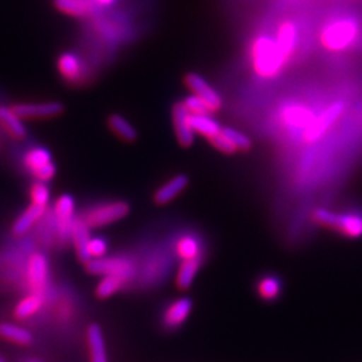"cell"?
I'll use <instances>...</instances> for the list:
<instances>
[{
	"label": "cell",
	"instance_id": "cell-6",
	"mask_svg": "<svg viewBox=\"0 0 362 362\" xmlns=\"http://www.w3.org/2000/svg\"><path fill=\"white\" fill-rule=\"evenodd\" d=\"M88 272L93 275L101 276H121L129 282L136 275V267L133 262L127 257H112V258L91 259L86 263Z\"/></svg>",
	"mask_w": 362,
	"mask_h": 362
},
{
	"label": "cell",
	"instance_id": "cell-11",
	"mask_svg": "<svg viewBox=\"0 0 362 362\" xmlns=\"http://www.w3.org/2000/svg\"><path fill=\"white\" fill-rule=\"evenodd\" d=\"M191 113L182 103H177L172 109V121L177 141L182 148L191 146L194 141V128L191 124Z\"/></svg>",
	"mask_w": 362,
	"mask_h": 362
},
{
	"label": "cell",
	"instance_id": "cell-19",
	"mask_svg": "<svg viewBox=\"0 0 362 362\" xmlns=\"http://www.w3.org/2000/svg\"><path fill=\"white\" fill-rule=\"evenodd\" d=\"M54 4L61 13L76 18H89L98 11L93 0H54Z\"/></svg>",
	"mask_w": 362,
	"mask_h": 362
},
{
	"label": "cell",
	"instance_id": "cell-23",
	"mask_svg": "<svg viewBox=\"0 0 362 362\" xmlns=\"http://www.w3.org/2000/svg\"><path fill=\"white\" fill-rule=\"evenodd\" d=\"M191 124L196 134H202L208 141L221 133V125L212 117V115H192Z\"/></svg>",
	"mask_w": 362,
	"mask_h": 362
},
{
	"label": "cell",
	"instance_id": "cell-17",
	"mask_svg": "<svg viewBox=\"0 0 362 362\" xmlns=\"http://www.w3.org/2000/svg\"><path fill=\"white\" fill-rule=\"evenodd\" d=\"M188 182H189V177L182 173L172 177L170 180L167 181L164 185H161L156 191L155 196H153L156 204L164 206V204L170 203L188 187Z\"/></svg>",
	"mask_w": 362,
	"mask_h": 362
},
{
	"label": "cell",
	"instance_id": "cell-14",
	"mask_svg": "<svg viewBox=\"0 0 362 362\" xmlns=\"http://www.w3.org/2000/svg\"><path fill=\"white\" fill-rule=\"evenodd\" d=\"M276 45L279 47V52H282L286 62L294 55L297 50L298 28L294 22L285 21L282 22L276 30Z\"/></svg>",
	"mask_w": 362,
	"mask_h": 362
},
{
	"label": "cell",
	"instance_id": "cell-24",
	"mask_svg": "<svg viewBox=\"0 0 362 362\" xmlns=\"http://www.w3.org/2000/svg\"><path fill=\"white\" fill-rule=\"evenodd\" d=\"M176 255L181 260L202 258L200 240L194 235H182L175 245Z\"/></svg>",
	"mask_w": 362,
	"mask_h": 362
},
{
	"label": "cell",
	"instance_id": "cell-36",
	"mask_svg": "<svg viewBox=\"0 0 362 362\" xmlns=\"http://www.w3.org/2000/svg\"><path fill=\"white\" fill-rule=\"evenodd\" d=\"M98 8H107L116 4L117 0H93Z\"/></svg>",
	"mask_w": 362,
	"mask_h": 362
},
{
	"label": "cell",
	"instance_id": "cell-35",
	"mask_svg": "<svg viewBox=\"0 0 362 362\" xmlns=\"http://www.w3.org/2000/svg\"><path fill=\"white\" fill-rule=\"evenodd\" d=\"M209 143H211V145H212L215 149H218L219 152L226 153V155H233L235 152H238L236 148H235V145L223 134V130H221V133H220L219 136L211 139Z\"/></svg>",
	"mask_w": 362,
	"mask_h": 362
},
{
	"label": "cell",
	"instance_id": "cell-30",
	"mask_svg": "<svg viewBox=\"0 0 362 362\" xmlns=\"http://www.w3.org/2000/svg\"><path fill=\"white\" fill-rule=\"evenodd\" d=\"M127 284H128V281L121 278V276H112V275L110 276H103V279L97 285L95 294L101 299L112 297Z\"/></svg>",
	"mask_w": 362,
	"mask_h": 362
},
{
	"label": "cell",
	"instance_id": "cell-16",
	"mask_svg": "<svg viewBox=\"0 0 362 362\" xmlns=\"http://www.w3.org/2000/svg\"><path fill=\"white\" fill-rule=\"evenodd\" d=\"M58 70L67 82H81L85 76V66L74 52H65L58 59Z\"/></svg>",
	"mask_w": 362,
	"mask_h": 362
},
{
	"label": "cell",
	"instance_id": "cell-7",
	"mask_svg": "<svg viewBox=\"0 0 362 362\" xmlns=\"http://www.w3.org/2000/svg\"><path fill=\"white\" fill-rule=\"evenodd\" d=\"M23 164L27 170L42 182L52 180L57 173V167L52 161V152L45 146H34L27 151Z\"/></svg>",
	"mask_w": 362,
	"mask_h": 362
},
{
	"label": "cell",
	"instance_id": "cell-22",
	"mask_svg": "<svg viewBox=\"0 0 362 362\" xmlns=\"http://www.w3.org/2000/svg\"><path fill=\"white\" fill-rule=\"evenodd\" d=\"M0 125L15 139L26 137L27 129L25 122L13 110V107L0 106Z\"/></svg>",
	"mask_w": 362,
	"mask_h": 362
},
{
	"label": "cell",
	"instance_id": "cell-2",
	"mask_svg": "<svg viewBox=\"0 0 362 362\" xmlns=\"http://www.w3.org/2000/svg\"><path fill=\"white\" fill-rule=\"evenodd\" d=\"M313 221L318 226L329 228L349 239H357L362 236L361 211L333 212L325 208H318L313 212Z\"/></svg>",
	"mask_w": 362,
	"mask_h": 362
},
{
	"label": "cell",
	"instance_id": "cell-25",
	"mask_svg": "<svg viewBox=\"0 0 362 362\" xmlns=\"http://www.w3.org/2000/svg\"><path fill=\"white\" fill-rule=\"evenodd\" d=\"M202 267V258L182 260L176 275V285L179 288H189L194 284V278Z\"/></svg>",
	"mask_w": 362,
	"mask_h": 362
},
{
	"label": "cell",
	"instance_id": "cell-13",
	"mask_svg": "<svg viewBox=\"0 0 362 362\" xmlns=\"http://www.w3.org/2000/svg\"><path fill=\"white\" fill-rule=\"evenodd\" d=\"M192 311V300L182 297L173 300L163 315V324L167 329H177L187 321Z\"/></svg>",
	"mask_w": 362,
	"mask_h": 362
},
{
	"label": "cell",
	"instance_id": "cell-38",
	"mask_svg": "<svg viewBox=\"0 0 362 362\" xmlns=\"http://www.w3.org/2000/svg\"><path fill=\"white\" fill-rule=\"evenodd\" d=\"M0 362H1V361H0Z\"/></svg>",
	"mask_w": 362,
	"mask_h": 362
},
{
	"label": "cell",
	"instance_id": "cell-15",
	"mask_svg": "<svg viewBox=\"0 0 362 362\" xmlns=\"http://www.w3.org/2000/svg\"><path fill=\"white\" fill-rule=\"evenodd\" d=\"M90 239V227L81 218H76L74 224H73V230H71V242L76 248L78 259L83 263L90 262L89 251H88Z\"/></svg>",
	"mask_w": 362,
	"mask_h": 362
},
{
	"label": "cell",
	"instance_id": "cell-20",
	"mask_svg": "<svg viewBox=\"0 0 362 362\" xmlns=\"http://www.w3.org/2000/svg\"><path fill=\"white\" fill-rule=\"evenodd\" d=\"M88 346L90 362H109L104 334L98 325H91L88 329Z\"/></svg>",
	"mask_w": 362,
	"mask_h": 362
},
{
	"label": "cell",
	"instance_id": "cell-12",
	"mask_svg": "<svg viewBox=\"0 0 362 362\" xmlns=\"http://www.w3.org/2000/svg\"><path fill=\"white\" fill-rule=\"evenodd\" d=\"M344 110V105L334 104L330 107H327L321 115L314 118V121L311 122L310 127L305 130L303 133V139L306 143H314L317 140H320V137H322L326 130L329 129L334 122L337 118L341 116Z\"/></svg>",
	"mask_w": 362,
	"mask_h": 362
},
{
	"label": "cell",
	"instance_id": "cell-9",
	"mask_svg": "<svg viewBox=\"0 0 362 362\" xmlns=\"http://www.w3.org/2000/svg\"><path fill=\"white\" fill-rule=\"evenodd\" d=\"M13 112L22 119H43L59 116L64 112V104L58 101H46V103H23L11 106Z\"/></svg>",
	"mask_w": 362,
	"mask_h": 362
},
{
	"label": "cell",
	"instance_id": "cell-4",
	"mask_svg": "<svg viewBox=\"0 0 362 362\" xmlns=\"http://www.w3.org/2000/svg\"><path fill=\"white\" fill-rule=\"evenodd\" d=\"M128 214L129 204L122 200H116L93 206L81 216V219L90 228H101L105 226L113 224L118 220L124 219Z\"/></svg>",
	"mask_w": 362,
	"mask_h": 362
},
{
	"label": "cell",
	"instance_id": "cell-31",
	"mask_svg": "<svg viewBox=\"0 0 362 362\" xmlns=\"http://www.w3.org/2000/svg\"><path fill=\"white\" fill-rule=\"evenodd\" d=\"M31 202L33 204L39 206V207L47 208L50 203V188L47 187L46 182L37 181L33 187H31Z\"/></svg>",
	"mask_w": 362,
	"mask_h": 362
},
{
	"label": "cell",
	"instance_id": "cell-8",
	"mask_svg": "<svg viewBox=\"0 0 362 362\" xmlns=\"http://www.w3.org/2000/svg\"><path fill=\"white\" fill-rule=\"evenodd\" d=\"M49 260L46 255L40 252L31 255L27 264V282L33 293L43 294L49 284Z\"/></svg>",
	"mask_w": 362,
	"mask_h": 362
},
{
	"label": "cell",
	"instance_id": "cell-3",
	"mask_svg": "<svg viewBox=\"0 0 362 362\" xmlns=\"http://www.w3.org/2000/svg\"><path fill=\"white\" fill-rule=\"evenodd\" d=\"M360 35V26L353 18H338L329 22L321 33V43L329 52L349 50Z\"/></svg>",
	"mask_w": 362,
	"mask_h": 362
},
{
	"label": "cell",
	"instance_id": "cell-28",
	"mask_svg": "<svg viewBox=\"0 0 362 362\" xmlns=\"http://www.w3.org/2000/svg\"><path fill=\"white\" fill-rule=\"evenodd\" d=\"M0 337L18 345H30L33 341V334L25 327L7 322L0 324Z\"/></svg>",
	"mask_w": 362,
	"mask_h": 362
},
{
	"label": "cell",
	"instance_id": "cell-26",
	"mask_svg": "<svg viewBox=\"0 0 362 362\" xmlns=\"http://www.w3.org/2000/svg\"><path fill=\"white\" fill-rule=\"evenodd\" d=\"M43 305V294L31 293L30 296L23 298L13 309V315L18 320H26L37 314Z\"/></svg>",
	"mask_w": 362,
	"mask_h": 362
},
{
	"label": "cell",
	"instance_id": "cell-1",
	"mask_svg": "<svg viewBox=\"0 0 362 362\" xmlns=\"http://www.w3.org/2000/svg\"><path fill=\"white\" fill-rule=\"evenodd\" d=\"M251 64L259 77L275 78L285 67L286 62L276 40L269 35H259L251 46Z\"/></svg>",
	"mask_w": 362,
	"mask_h": 362
},
{
	"label": "cell",
	"instance_id": "cell-5",
	"mask_svg": "<svg viewBox=\"0 0 362 362\" xmlns=\"http://www.w3.org/2000/svg\"><path fill=\"white\" fill-rule=\"evenodd\" d=\"M76 202L71 194L59 196L54 204V224L58 240L66 245L71 240V230L76 220Z\"/></svg>",
	"mask_w": 362,
	"mask_h": 362
},
{
	"label": "cell",
	"instance_id": "cell-37",
	"mask_svg": "<svg viewBox=\"0 0 362 362\" xmlns=\"http://www.w3.org/2000/svg\"><path fill=\"white\" fill-rule=\"evenodd\" d=\"M30 362H38V361H30Z\"/></svg>",
	"mask_w": 362,
	"mask_h": 362
},
{
	"label": "cell",
	"instance_id": "cell-18",
	"mask_svg": "<svg viewBox=\"0 0 362 362\" xmlns=\"http://www.w3.org/2000/svg\"><path fill=\"white\" fill-rule=\"evenodd\" d=\"M284 282L275 274H264L257 281V294L264 302H274L282 296Z\"/></svg>",
	"mask_w": 362,
	"mask_h": 362
},
{
	"label": "cell",
	"instance_id": "cell-29",
	"mask_svg": "<svg viewBox=\"0 0 362 362\" xmlns=\"http://www.w3.org/2000/svg\"><path fill=\"white\" fill-rule=\"evenodd\" d=\"M109 127L117 136L124 141H134L137 139V130L125 117L121 115H112L109 117Z\"/></svg>",
	"mask_w": 362,
	"mask_h": 362
},
{
	"label": "cell",
	"instance_id": "cell-27",
	"mask_svg": "<svg viewBox=\"0 0 362 362\" xmlns=\"http://www.w3.org/2000/svg\"><path fill=\"white\" fill-rule=\"evenodd\" d=\"M314 118L315 117L313 116L310 110L303 106L288 107L284 113V119L287 122V125H290L294 129H297V128L308 129L310 127L311 122L314 121Z\"/></svg>",
	"mask_w": 362,
	"mask_h": 362
},
{
	"label": "cell",
	"instance_id": "cell-34",
	"mask_svg": "<svg viewBox=\"0 0 362 362\" xmlns=\"http://www.w3.org/2000/svg\"><path fill=\"white\" fill-rule=\"evenodd\" d=\"M88 251H89V257L91 259H101L106 257L107 252V242L105 240L104 238L95 236L91 238L88 246Z\"/></svg>",
	"mask_w": 362,
	"mask_h": 362
},
{
	"label": "cell",
	"instance_id": "cell-32",
	"mask_svg": "<svg viewBox=\"0 0 362 362\" xmlns=\"http://www.w3.org/2000/svg\"><path fill=\"white\" fill-rule=\"evenodd\" d=\"M223 134L235 145L236 151H242V152H247L251 149L252 143L251 140L247 137L246 134L240 133L239 130L233 129V128H223Z\"/></svg>",
	"mask_w": 362,
	"mask_h": 362
},
{
	"label": "cell",
	"instance_id": "cell-21",
	"mask_svg": "<svg viewBox=\"0 0 362 362\" xmlns=\"http://www.w3.org/2000/svg\"><path fill=\"white\" fill-rule=\"evenodd\" d=\"M47 212V208L39 207L31 203L28 207L18 216L13 226V233L15 235H23L30 228H33L39 219H42Z\"/></svg>",
	"mask_w": 362,
	"mask_h": 362
},
{
	"label": "cell",
	"instance_id": "cell-10",
	"mask_svg": "<svg viewBox=\"0 0 362 362\" xmlns=\"http://www.w3.org/2000/svg\"><path fill=\"white\" fill-rule=\"evenodd\" d=\"M185 85L196 97H199L200 100H203L208 105V107L211 109L212 113L220 110L223 101H221L219 93L215 90L202 76H199L196 73H189L185 77Z\"/></svg>",
	"mask_w": 362,
	"mask_h": 362
},
{
	"label": "cell",
	"instance_id": "cell-33",
	"mask_svg": "<svg viewBox=\"0 0 362 362\" xmlns=\"http://www.w3.org/2000/svg\"><path fill=\"white\" fill-rule=\"evenodd\" d=\"M182 104L184 106L188 109V112L191 113V115H212V112H211V109L208 107V105L203 101V100H200L199 97H196L194 94H191V95H188L184 101H182Z\"/></svg>",
	"mask_w": 362,
	"mask_h": 362
}]
</instances>
